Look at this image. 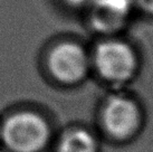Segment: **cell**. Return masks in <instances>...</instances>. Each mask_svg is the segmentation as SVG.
Segmentation results:
<instances>
[{
  "instance_id": "1",
  "label": "cell",
  "mask_w": 153,
  "mask_h": 152,
  "mask_svg": "<svg viewBox=\"0 0 153 152\" xmlns=\"http://www.w3.org/2000/svg\"><path fill=\"white\" fill-rule=\"evenodd\" d=\"M1 139L11 152H40L51 139V127L40 114L20 111L4 120Z\"/></svg>"
},
{
  "instance_id": "2",
  "label": "cell",
  "mask_w": 153,
  "mask_h": 152,
  "mask_svg": "<svg viewBox=\"0 0 153 152\" xmlns=\"http://www.w3.org/2000/svg\"><path fill=\"white\" fill-rule=\"evenodd\" d=\"M93 64L103 80L120 85L134 77L139 67V59L135 51L128 42L110 39L96 46Z\"/></svg>"
},
{
  "instance_id": "3",
  "label": "cell",
  "mask_w": 153,
  "mask_h": 152,
  "mask_svg": "<svg viewBox=\"0 0 153 152\" xmlns=\"http://www.w3.org/2000/svg\"><path fill=\"white\" fill-rule=\"evenodd\" d=\"M103 127L115 140H128L137 133L142 124V112L133 98L113 95L107 98L101 115Z\"/></svg>"
},
{
  "instance_id": "4",
  "label": "cell",
  "mask_w": 153,
  "mask_h": 152,
  "mask_svg": "<svg viewBox=\"0 0 153 152\" xmlns=\"http://www.w3.org/2000/svg\"><path fill=\"white\" fill-rule=\"evenodd\" d=\"M47 66L53 77L63 84H76L86 77L91 58L84 47L73 42L57 44L47 57Z\"/></svg>"
},
{
  "instance_id": "5",
  "label": "cell",
  "mask_w": 153,
  "mask_h": 152,
  "mask_svg": "<svg viewBox=\"0 0 153 152\" xmlns=\"http://www.w3.org/2000/svg\"><path fill=\"white\" fill-rule=\"evenodd\" d=\"M97 149L95 136L83 129L66 132L58 144V152H97Z\"/></svg>"
},
{
  "instance_id": "6",
  "label": "cell",
  "mask_w": 153,
  "mask_h": 152,
  "mask_svg": "<svg viewBox=\"0 0 153 152\" xmlns=\"http://www.w3.org/2000/svg\"><path fill=\"white\" fill-rule=\"evenodd\" d=\"M135 1L143 11L153 15V0H135Z\"/></svg>"
},
{
  "instance_id": "7",
  "label": "cell",
  "mask_w": 153,
  "mask_h": 152,
  "mask_svg": "<svg viewBox=\"0 0 153 152\" xmlns=\"http://www.w3.org/2000/svg\"><path fill=\"white\" fill-rule=\"evenodd\" d=\"M66 1H68L69 4H83V2L87 1V0H66Z\"/></svg>"
},
{
  "instance_id": "8",
  "label": "cell",
  "mask_w": 153,
  "mask_h": 152,
  "mask_svg": "<svg viewBox=\"0 0 153 152\" xmlns=\"http://www.w3.org/2000/svg\"><path fill=\"white\" fill-rule=\"evenodd\" d=\"M0 152H2V151H0Z\"/></svg>"
}]
</instances>
